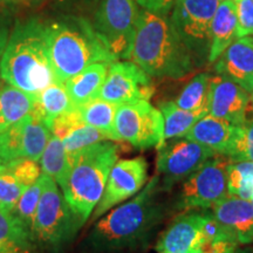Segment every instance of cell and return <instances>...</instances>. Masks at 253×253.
<instances>
[{"mask_svg":"<svg viewBox=\"0 0 253 253\" xmlns=\"http://www.w3.org/2000/svg\"><path fill=\"white\" fill-rule=\"evenodd\" d=\"M161 191L163 189L156 175L134 198L97 221L87 239L90 248L96 252L114 253L143 246L166 216Z\"/></svg>","mask_w":253,"mask_h":253,"instance_id":"obj_1","label":"cell"},{"mask_svg":"<svg viewBox=\"0 0 253 253\" xmlns=\"http://www.w3.org/2000/svg\"><path fill=\"white\" fill-rule=\"evenodd\" d=\"M0 78L34 97L58 81L50 60L46 23L37 17L15 21L0 59Z\"/></svg>","mask_w":253,"mask_h":253,"instance_id":"obj_2","label":"cell"},{"mask_svg":"<svg viewBox=\"0 0 253 253\" xmlns=\"http://www.w3.org/2000/svg\"><path fill=\"white\" fill-rule=\"evenodd\" d=\"M129 59L156 78L181 79L194 69L191 49L171 21L148 9L140 12Z\"/></svg>","mask_w":253,"mask_h":253,"instance_id":"obj_3","label":"cell"},{"mask_svg":"<svg viewBox=\"0 0 253 253\" xmlns=\"http://www.w3.org/2000/svg\"><path fill=\"white\" fill-rule=\"evenodd\" d=\"M47 32L53 69L62 84L93 63L118 60L84 17L63 15L47 24Z\"/></svg>","mask_w":253,"mask_h":253,"instance_id":"obj_4","label":"cell"},{"mask_svg":"<svg viewBox=\"0 0 253 253\" xmlns=\"http://www.w3.org/2000/svg\"><path fill=\"white\" fill-rule=\"evenodd\" d=\"M118 145L99 142L69 158L71 169L59 186L69 207L86 221L99 204L114 164L118 162Z\"/></svg>","mask_w":253,"mask_h":253,"instance_id":"obj_5","label":"cell"},{"mask_svg":"<svg viewBox=\"0 0 253 253\" xmlns=\"http://www.w3.org/2000/svg\"><path fill=\"white\" fill-rule=\"evenodd\" d=\"M84 221L75 214L56 183L46 175L31 235L43 249L58 251L74 238Z\"/></svg>","mask_w":253,"mask_h":253,"instance_id":"obj_6","label":"cell"},{"mask_svg":"<svg viewBox=\"0 0 253 253\" xmlns=\"http://www.w3.org/2000/svg\"><path fill=\"white\" fill-rule=\"evenodd\" d=\"M140 9L135 0H102L93 26L116 59H129Z\"/></svg>","mask_w":253,"mask_h":253,"instance_id":"obj_7","label":"cell"},{"mask_svg":"<svg viewBox=\"0 0 253 253\" xmlns=\"http://www.w3.org/2000/svg\"><path fill=\"white\" fill-rule=\"evenodd\" d=\"M115 129L120 141L138 149L160 148L164 143V119L148 100L119 104Z\"/></svg>","mask_w":253,"mask_h":253,"instance_id":"obj_8","label":"cell"},{"mask_svg":"<svg viewBox=\"0 0 253 253\" xmlns=\"http://www.w3.org/2000/svg\"><path fill=\"white\" fill-rule=\"evenodd\" d=\"M231 161L214 155L183 182L179 208L184 211L207 210L229 196L227 169Z\"/></svg>","mask_w":253,"mask_h":253,"instance_id":"obj_9","label":"cell"},{"mask_svg":"<svg viewBox=\"0 0 253 253\" xmlns=\"http://www.w3.org/2000/svg\"><path fill=\"white\" fill-rule=\"evenodd\" d=\"M212 151L189 138L168 140L158 148L157 176L163 190L184 182L203 164L213 157Z\"/></svg>","mask_w":253,"mask_h":253,"instance_id":"obj_10","label":"cell"},{"mask_svg":"<svg viewBox=\"0 0 253 253\" xmlns=\"http://www.w3.org/2000/svg\"><path fill=\"white\" fill-rule=\"evenodd\" d=\"M52 131L33 113L0 134V160L2 164L17 160L39 161Z\"/></svg>","mask_w":253,"mask_h":253,"instance_id":"obj_11","label":"cell"},{"mask_svg":"<svg viewBox=\"0 0 253 253\" xmlns=\"http://www.w3.org/2000/svg\"><path fill=\"white\" fill-rule=\"evenodd\" d=\"M155 91L148 73L132 61H114L109 65L106 80L99 93L100 99L122 104L150 100Z\"/></svg>","mask_w":253,"mask_h":253,"instance_id":"obj_12","label":"cell"},{"mask_svg":"<svg viewBox=\"0 0 253 253\" xmlns=\"http://www.w3.org/2000/svg\"><path fill=\"white\" fill-rule=\"evenodd\" d=\"M148 179V163L143 157L118 160L110 170L108 181L93 218L97 219L114 207L140 192Z\"/></svg>","mask_w":253,"mask_h":253,"instance_id":"obj_13","label":"cell"},{"mask_svg":"<svg viewBox=\"0 0 253 253\" xmlns=\"http://www.w3.org/2000/svg\"><path fill=\"white\" fill-rule=\"evenodd\" d=\"M220 0H185L173 6L171 21L178 36L191 49L209 45L211 41V24Z\"/></svg>","mask_w":253,"mask_h":253,"instance_id":"obj_14","label":"cell"},{"mask_svg":"<svg viewBox=\"0 0 253 253\" xmlns=\"http://www.w3.org/2000/svg\"><path fill=\"white\" fill-rule=\"evenodd\" d=\"M250 102L251 94L236 82L221 75L211 78L208 114L233 126H240L248 120Z\"/></svg>","mask_w":253,"mask_h":253,"instance_id":"obj_15","label":"cell"},{"mask_svg":"<svg viewBox=\"0 0 253 253\" xmlns=\"http://www.w3.org/2000/svg\"><path fill=\"white\" fill-rule=\"evenodd\" d=\"M207 243L203 232V212L185 211L175 218L157 240V253H195Z\"/></svg>","mask_w":253,"mask_h":253,"instance_id":"obj_16","label":"cell"},{"mask_svg":"<svg viewBox=\"0 0 253 253\" xmlns=\"http://www.w3.org/2000/svg\"><path fill=\"white\" fill-rule=\"evenodd\" d=\"M213 216L239 245L253 243V203L250 199L226 196L211 208Z\"/></svg>","mask_w":253,"mask_h":253,"instance_id":"obj_17","label":"cell"},{"mask_svg":"<svg viewBox=\"0 0 253 253\" xmlns=\"http://www.w3.org/2000/svg\"><path fill=\"white\" fill-rule=\"evenodd\" d=\"M218 75L253 90V36L237 38L216 60Z\"/></svg>","mask_w":253,"mask_h":253,"instance_id":"obj_18","label":"cell"},{"mask_svg":"<svg viewBox=\"0 0 253 253\" xmlns=\"http://www.w3.org/2000/svg\"><path fill=\"white\" fill-rule=\"evenodd\" d=\"M237 126L207 114L195 123L184 137L197 142L213 154L227 157L237 135Z\"/></svg>","mask_w":253,"mask_h":253,"instance_id":"obj_19","label":"cell"},{"mask_svg":"<svg viewBox=\"0 0 253 253\" xmlns=\"http://www.w3.org/2000/svg\"><path fill=\"white\" fill-rule=\"evenodd\" d=\"M237 11L235 0H220L211 24L209 61L213 62L237 38Z\"/></svg>","mask_w":253,"mask_h":253,"instance_id":"obj_20","label":"cell"},{"mask_svg":"<svg viewBox=\"0 0 253 253\" xmlns=\"http://www.w3.org/2000/svg\"><path fill=\"white\" fill-rule=\"evenodd\" d=\"M109 65L104 62L93 63L65 82L66 89L75 107L99 96Z\"/></svg>","mask_w":253,"mask_h":253,"instance_id":"obj_21","label":"cell"},{"mask_svg":"<svg viewBox=\"0 0 253 253\" xmlns=\"http://www.w3.org/2000/svg\"><path fill=\"white\" fill-rule=\"evenodd\" d=\"M74 108L65 84L55 81L37 95L32 113L50 129L56 119Z\"/></svg>","mask_w":253,"mask_h":253,"instance_id":"obj_22","label":"cell"},{"mask_svg":"<svg viewBox=\"0 0 253 253\" xmlns=\"http://www.w3.org/2000/svg\"><path fill=\"white\" fill-rule=\"evenodd\" d=\"M36 97L6 84L0 87V134L32 113Z\"/></svg>","mask_w":253,"mask_h":253,"instance_id":"obj_23","label":"cell"},{"mask_svg":"<svg viewBox=\"0 0 253 253\" xmlns=\"http://www.w3.org/2000/svg\"><path fill=\"white\" fill-rule=\"evenodd\" d=\"M30 230L12 212L0 209V253H32Z\"/></svg>","mask_w":253,"mask_h":253,"instance_id":"obj_24","label":"cell"},{"mask_svg":"<svg viewBox=\"0 0 253 253\" xmlns=\"http://www.w3.org/2000/svg\"><path fill=\"white\" fill-rule=\"evenodd\" d=\"M119 104L109 102L100 97L88 101L78 107L81 121L106 132L110 141L120 142L115 129V116Z\"/></svg>","mask_w":253,"mask_h":253,"instance_id":"obj_25","label":"cell"},{"mask_svg":"<svg viewBox=\"0 0 253 253\" xmlns=\"http://www.w3.org/2000/svg\"><path fill=\"white\" fill-rule=\"evenodd\" d=\"M164 119V142L172 138H181L190 131L199 119L207 115L203 112H190L182 109L175 101H167L160 104Z\"/></svg>","mask_w":253,"mask_h":253,"instance_id":"obj_26","label":"cell"},{"mask_svg":"<svg viewBox=\"0 0 253 253\" xmlns=\"http://www.w3.org/2000/svg\"><path fill=\"white\" fill-rule=\"evenodd\" d=\"M39 161L43 175L50 177L58 185L61 184L67 177L71 169V161L62 141L53 134Z\"/></svg>","mask_w":253,"mask_h":253,"instance_id":"obj_27","label":"cell"},{"mask_svg":"<svg viewBox=\"0 0 253 253\" xmlns=\"http://www.w3.org/2000/svg\"><path fill=\"white\" fill-rule=\"evenodd\" d=\"M210 80L211 77L208 73H201L196 75L182 90L175 103L182 109L208 114Z\"/></svg>","mask_w":253,"mask_h":253,"instance_id":"obj_28","label":"cell"},{"mask_svg":"<svg viewBox=\"0 0 253 253\" xmlns=\"http://www.w3.org/2000/svg\"><path fill=\"white\" fill-rule=\"evenodd\" d=\"M60 140L62 141L68 157L72 158L90 145L99 143V142L110 141V138L106 132L81 122L72 126Z\"/></svg>","mask_w":253,"mask_h":253,"instance_id":"obj_29","label":"cell"},{"mask_svg":"<svg viewBox=\"0 0 253 253\" xmlns=\"http://www.w3.org/2000/svg\"><path fill=\"white\" fill-rule=\"evenodd\" d=\"M227 190L229 195L250 199L253 196V163L232 162L227 169Z\"/></svg>","mask_w":253,"mask_h":253,"instance_id":"obj_30","label":"cell"},{"mask_svg":"<svg viewBox=\"0 0 253 253\" xmlns=\"http://www.w3.org/2000/svg\"><path fill=\"white\" fill-rule=\"evenodd\" d=\"M45 179L46 175L41 173L39 179L33 185H31L30 188L25 190V192L21 195L20 199H19L18 204L15 205L13 212H12L30 230V232L32 230V226H33L34 217H36L41 195H42Z\"/></svg>","mask_w":253,"mask_h":253,"instance_id":"obj_31","label":"cell"},{"mask_svg":"<svg viewBox=\"0 0 253 253\" xmlns=\"http://www.w3.org/2000/svg\"><path fill=\"white\" fill-rule=\"evenodd\" d=\"M26 189L11 169L6 166L0 169V209L13 212Z\"/></svg>","mask_w":253,"mask_h":253,"instance_id":"obj_32","label":"cell"},{"mask_svg":"<svg viewBox=\"0 0 253 253\" xmlns=\"http://www.w3.org/2000/svg\"><path fill=\"white\" fill-rule=\"evenodd\" d=\"M227 158L232 162L253 163V118L237 126V135Z\"/></svg>","mask_w":253,"mask_h":253,"instance_id":"obj_33","label":"cell"},{"mask_svg":"<svg viewBox=\"0 0 253 253\" xmlns=\"http://www.w3.org/2000/svg\"><path fill=\"white\" fill-rule=\"evenodd\" d=\"M4 166L11 169L19 181L23 183V185L27 189L31 185H33L41 176V168L38 166L37 161L33 160L24 158V160L12 161V162L6 163Z\"/></svg>","mask_w":253,"mask_h":253,"instance_id":"obj_34","label":"cell"},{"mask_svg":"<svg viewBox=\"0 0 253 253\" xmlns=\"http://www.w3.org/2000/svg\"><path fill=\"white\" fill-rule=\"evenodd\" d=\"M237 38L253 36V0H235Z\"/></svg>","mask_w":253,"mask_h":253,"instance_id":"obj_35","label":"cell"},{"mask_svg":"<svg viewBox=\"0 0 253 253\" xmlns=\"http://www.w3.org/2000/svg\"><path fill=\"white\" fill-rule=\"evenodd\" d=\"M239 248V244L230 238H220L207 242L195 253H233Z\"/></svg>","mask_w":253,"mask_h":253,"instance_id":"obj_36","label":"cell"},{"mask_svg":"<svg viewBox=\"0 0 253 253\" xmlns=\"http://www.w3.org/2000/svg\"><path fill=\"white\" fill-rule=\"evenodd\" d=\"M12 13L0 4V59L7 45L12 32Z\"/></svg>","mask_w":253,"mask_h":253,"instance_id":"obj_37","label":"cell"},{"mask_svg":"<svg viewBox=\"0 0 253 253\" xmlns=\"http://www.w3.org/2000/svg\"><path fill=\"white\" fill-rule=\"evenodd\" d=\"M135 1L144 9L161 14H167V12L173 5V0H135Z\"/></svg>","mask_w":253,"mask_h":253,"instance_id":"obj_38","label":"cell"},{"mask_svg":"<svg viewBox=\"0 0 253 253\" xmlns=\"http://www.w3.org/2000/svg\"><path fill=\"white\" fill-rule=\"evenodd\" d=\"M233 253H253V250L250 249V248H245V249L238 248Z\"/></svg>","mask_w":253,"mask_h":253,"instance_id":"obj_39","label":"cell"},{"mask_svg":"<svg viewBox=\"0 0 253 253\" xmlns=\"http://www.w3.org/2000/svg\"><path fill=\"white\" fill-rule=\"evenodd\" d=\"M184 1H185V0H173V6L182 4V2H184Z\"/></svg>","mask_w":253,"mask_h":253,"instance_id":"obj_40","label":"cell"},{"mask_svg":"<svg viewBox=\"0 0 253 253\" xmlns=\"http://www.w3.org/2000/svg\"><path fill=\"white\" fill-rule=\"evenodd\" d=\"M2 2H11V0H0V4H2Z\"/></svg>","mask_w":253,"mask_h":253,"instance_id":"obj_41","label":"cell"},{"mask_svg":"<svg viewBox=\"0 0 253 253\" xmlns=\"http://www.w3.org/2000/svg\"><path fill=\"white\" fill-rule=\"evenodd\" d=\"M251 102L253 104V90H252V93H251Z\"/></svg>","mask_w":253,"mask_h":253,"instance_id":"obj_42","label":"cell"},{"mask_svg":"<svg viewBox=\"0 0 253 253\" xmlns=\"http://www.w3.org/2000/svg\"><path fill=\"white\" fill-rule=\"evenodd\" d=\"M4 167V164H2V162H1V160H0V169H1V168Z\"/></svg>","mask_w":253,"mask_h":253,"instance_id":"obj_43","label":"cell"},{"mask_svg":"<svg viewBox=\"0 0 253 253\" xmlns=\"http://www.w3.org/2000/svg\"><path fill=\"white\" fill-rule=\"evenodd\" d=\"M0 79H1V78H0ZM2 86V84H1V81H0V87H1Z\"/></svg>","mask_w":253,"mask_h":253,"instance_id":"obj_44","label":"cell"},{"mask_svg":"<svg viewBox=\"0 0 253 253\" xmlns=\"http://www.w3.org/2000/svg\"><path fill=\"white\" fill-rule=\"evenodd\" d=\"M11 1H17V0H11Z\"/></svg>","mask_w":253,"mask_h":253,"instance_id":"obj_45","label":"cell"},{"mask_svg":"<svg viewBox=\"0 0 253 253\" xmlns=\"http://www.w3.org/2000/svg\"><path fill=\"white\" fill-rule=\"evenodd\" d=\"M252 197H253V196H252Z\"/></svg>","mask_w":253,"mask_h":253,"instance_id":"obj_46","label":"cell"}]
</instances>
